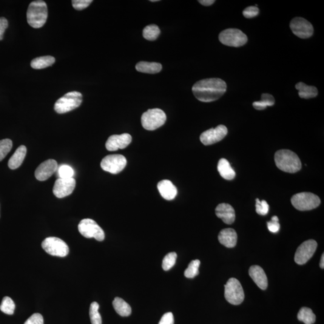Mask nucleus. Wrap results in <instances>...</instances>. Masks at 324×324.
I'll list each match as a JSON object with an SVG mask.
<instances>
[{
  "mask_svg": "<svg viewBox=\"0 0 324 324\" xmlns=\"http://www.w3.org/2000/svg\"><path fill=\"white\" fill-rule=\"evenodd\" d=\"M228 134V129L224 125H219L205 131L200 136L201 143L205 146H210L218 143Z\"/></svg>",
  "mask_w": 324,
  "mask_h": 324,
  "instance_id": "14",
  "label": "nucleus"
},
{
  "mask_svg": "<svg viewBox=\"0 0 324 324\" xmlns=\"http://www.w3.org/2000/svg\"><path fill=\"white\" fill-rule=\"evenodd\" d=\"M48 14L46 2L42 0L31 2L27 12L28 24L34 28L42 27L46 23Z\"/></svg>",
  "mask_w": 324,
  "mask_h": 324,
  "instance_id": "3",
  "label": "nucleus"
},
{
  "mask_svg": "<svg viewBox=\"0 0 324 324\" xmlns=\"http://www.w3.org/2000/svg\"><path fill=\"white\" fill-rule=\"evenodd\" d=\"M27 155V148L24 146H21L18 148L10 158L8 162V166L11 169H16L23 163L25 156Z\"/></svg>",
  "mask_w": 324,
  "mask_h": 324,
  "instance_id": "22",
  "label": "nucleus"
},
{
  "mask_svg": "<svg viewBox=\"0 0 324 324\" xmlns=\"http://www.w3.org/2000/svg\"><path fill=\"white\" fill-rule=\"evenodd\" d=\"M24 324H44V318L40 314H35L25 321Z\"/></svg>",
  "mask_w": 324,
  "mask_h": 324,
  "instance_id": "41",
  "label": "nucleus"
},
{
  "mask_svg": "<svg viewBox=\"0 0 324 324\" xmlns=\"http://www.w3.org/2000/svg\"><path fill=\"white\" fill-rule=\"evenodd\" d=\"M127 160L124 156L120 155H108L101 162L102 169L105 171L117 174L126 167Z\"/></svg>",
  "mask_w": 324,
  "mask_h": 324,
  "instance_id": "11",
  "label": "nucleus"
},
{
  "mask_svg": "<svg viewBox=\"0 0 324 324\" xmlns=\"http://www.w3.org/2000/svg\"><path fill=\"white\" fill-rule=\"evenodd\" d=\"M57 169V162L53 159H49L43 162L36 169L35 177L39 181H46L56 171Z\"/></svg>",
  "mask_w": 324,
  "mask_h": 324,
  "instance_id": "16",
  "label": "nucleus"
},
{
  "mask_svg": "<svg viewBox=\"0 0 324 324\" xmlns=\"http://www.w3.org/2000/svg\"><path fill=\"white\" fill-rule=\"evenodd\" d=\"M55 59L52 56H43L33 59L31 62V67L35 69H43L52 66Z\"/></svg>",
  "mask_w": 324,
  "mask_h": 324,
  "instance_id": "27",
  "label": "nucleus"
},
{
  "mask_svg": "<svg viewBox=\"0 0 324 324\" xmlns=\"http://www.w3.org/2000/svg\"><path fill=\"white\" fill-rule=\"evenodd\" d=\"M217 170L221 177L226 180H232L235 177V172L226 159H221L217 164Z\"/></svg>",
  "mask_w": 324,
  "mask_h": 324,
  "instance_id": "23",
  "label": "nucleus"
},
{
  "mask_svg": "<svg viewBox=\"0 0 324 324\" xmlns=\"http://www.w3.org/2000/svg\"><path fill=\"white\" fill-rule=\"evenodd\" d=\"M216 215L226 224H231L234 222L235 213L231 205L226 203L218 205L216 209Z\"/></svg>",
  "mask_w": 324,
  "mask_h": 324,
  "instance_id": "18",
  "label": "nucleus"
},
{
  "mask_svg": "<svg viewBox=\"0 0 324 324\" xmlns=\"http://www.w3.org/2000/svg\"><path fill=\"white\" fill-rule=\"evenodd\" d=\"M132 139V136L129 133L110 136L106 143L107 149L110 152H113L118 149H125L131 143Z\"/></svg>",
  "mask_w": 324,
  "mask_h": 324,
  "instance_id": "17",
  "label": "nucleus"
},
{
  "mask_svg": "<svg viewBox=\"0 0 324 324\" xmlns=\"http://www.w3.org/2000/svg\"><path fill=\"white\" fill-rule=\"evenodd\" d=\"M92 2V0H73L72 3L75 9L82 10L89 7Z\"/></svg>",
  "mask_w": 324,
  "mask_h": 324,
  "instance_id": "38",
  "label": "nucleus"
},
{
  "mask_svg": "<svg viewBox=\"0 0 324 324\" xmlns=\"http://www.w3.org/2000/svg\"><path fill=\"white\" fill-rule=\"evenodd\" d=\"M159 324H174V315L171 312L166 313L162 316Z\"/></svg>",
  "mask_w": 324,
  "mask_h": 324,
  "instance_id": "42",
  "label": "nucleus"
},
{
  "mask_svg": "<svg viewBox=\"0 0 324 324\" xmlns=\"http://www.w3.org/2000/svg\"><path fill=\"white\" fill-rule=\"evenodd\" d=\"M218 39L221 44L232 47H242L248 40L245 34L237 28H228L221 31Z\"/></svg>",
  "mask_w": 324,
  "mask_h": 324,
  "instance_id": "8",
  "label": "nucleus"
},
{
  "mask_svg": "<svg viewBox=\"0 0 324 324\" xmlns=\"http://www.w3.org/2000/svg\"><path fill=\"white\" fill-rule=\"evenodd\" d=\"M135 67L138 72L149 74L158 73L162 69V64L155 62L141 61Z\"/></svg>",
  "mask_w": 324,
  "mask_h": 324,
  "instance_id": "24",
  "label": "nucleus"
},
{
  "mask_svg": "<svg viewBox=\"0 0 324 324\" xmlns=\"http://www.w3.org/2000/svg\"><path fill=\"white\" fill-rule=\"evenodd\" d=\"M249 275L254 282L261 289L265 290L268 286V280L264 270L258 266H253L249 269Z\"/></svg>",
  "mask_w": 324,
  "mask_h": 324,
  "instance_id": "19",
  "label": "nucleus"
},
{
  "mask_svg": "<svg viewBox=\"0 0 324 324\" xmlns=\"http://www.w3.org/2000/svg\"><path fill=\"white\" fill-rule=\"evenodd\" d=\"M78 230L80 234L87 238H95L96 240H104L105 235L104 230L96 222L90 218H84L78 224Z\"/></svg>",
  "mask_w": 324,
  "mask_h": 324,
  "instance_id": "10",
  "label": "nucleus"
},
{
  "mask_svg": "<svg viewBox=\"0 0 324 324\" xmlns=\"http://www.w3.org/2000/svg\"><path fill=\"white\" fill-rule=\"evenodd\" d=\"M59 178L68 179L73 178L75 172L72 167L66 164H62L58 167L57 170Z\"/></svg>",
  "mask_w": 324,
  "mask_h": 324,
  "instance_id": "36",
  "label": "nucleus"
},
{
  "mask_svg": "<svg viewBox=\"0 0 324 324\" xmlns=\"http://www.w3.org/2000/svg\"><path fill=\"white\" fill-rule=\"evenodd\" d=\"M256 212L260 215L265 216L268 214L269 205L265 200L260 201L257 199L256 200Z\"/></svg>",
  "mask_w": 324,
  "mask_h": 324,
  "instance_id": "37",
  "label": "nucleus"
},
{
  "mask_svg": "<svg viewBox=\"0 0 324 324\" xmlns=\"http://www.w3.org/2000/svg\"><path fill=\"white\" fill-rule=\"evenodd\" d=\"M44 251L52 256L65 257L69 254V248L63 240L57 237H51L45 238L42 243Z\"/></svg>",
  "mask_w": 324,
  "mask_h": 324,
  "instance_id": "9",
  "label": "nucleus"
},
{
  "mask_svg": "<svg viewBox=\"0 0 324 324\" xmlns=\"http://www.w3.org/2000/svg\"><path fill=\"white\" fill-rule=\"evenodd\" d=\"M324 255L323 254L322 255V257H321V262H320L321 268L323 269H324Z\"/></svg>",
  "mask_w": 324,
  "mask_h": 324,
  "instance_id": "45",
  "label": "nucleus"
},
{
  "mask_svg": "<svg viewBox=\"0 0 324 324\" xmlns=\"http://www.w3.org/2000/svg\"><path fill=\"white\" fill-rule=\"evenodd\" d=\"M267 227L269 231L272 233H277L279 231L280 224L278 223V218L276 216L271 218V220L267 222Z\"/></svg>",
  "mask_w": 324,
  "mask_h": 324,
  "instance_id": "39",
  "label": "nucleus"
},
{
  "mask_svg": "<svg viewBox=\"0 0 324 324\" xmlns=\"http://www.w3.org/2000/svg\"><path fill=\"white\" fill-rule=\"evenodd\" d=\"M150 1H152V2H158V1H159V0H151Z\"/></svg>",
  "mask_w": 324,
  "mask_h": 324,
  "instance_id": "46",
  "label": "nucleus"
},
{
  "mask_svg": "<svg viewBox=\"0 0 324 324\" xmlns=\"http://www.w3.org/2000/svg\"><path fill=\"white\" fill-rule=\"evenodd\" d=\"M295 88L298 91V95L301 98L309 99L318 96V92L316 87L309 86L303 82H298L295 85Z\"/></svg>",
  "mask_w": 324,
  "mask_h": 324,
  "instance_id": "25",
  "label": "nucleus"
},
{
  "mask_svg": "<svg viewBox=\"0 0 324 324\" xmlns=\"http://www.w3.org/2000/svg\"><path fill=\"white\" fill-rule=\"evenodd\" d=\"M15 309V304L12 298L9 297H4L2 300L0 310L4 314L12 315Z\"/></svg>",
  "mask_w": 324,
  "mask_h": 324,
  "instance_id": "31",
  "label": "nucleus"
},
{
  "mask_svg": "<svg viewBox=\"0 0 324 324\" xmlns=\"http://www.w3.org/2000/svg\"><path fill=\"white\" fill-rule=\"evenodd\" d=\"M294 208L300 211H309L317 208L321 204L320 198L314 193L302 192L297 193L291 198Z\"/></svg>",
  "mask_w": 324,
  "mask_h": 324,
  "instance_id": "5",
  "label": "nucleus"
},
{
  "mask_svg": "<svg viewBox=\"0 0 324 324\" xmlns=\"http://www.w3.org/2000/svg\"><path fill=\"white\" fill-rule=\"evenodd\" d=\"M159 193L164 200H174L177 195V189L171 181L168 180H162L158 184Z\"/></svg>",
  "mask_w": 324,
  "mask_h": 324,
  "instance_id": "20",
  "label": "nucleus"
},
{
  "mask_svg": "<svg viewBox=\"0 0 324 324\" xmlns=\"http://www.w3.org/2000/svg\"><path fill=\"white\" fill-rule=\"evenodd\" d=\"M274 160L278 169L291 174L299 171L302 166L298 156L289 150L277 151L275 153Z\"/></svg>",
  "mask_w": 324,
  "mask_h": 324,
  "instance_id": "2",
  "label": "nucleus"
},
{
  "mask_svg": "<svg viewBox=\"0 0 324 324\" xmlns=\"http://www.w3.org/2000/svg\"><path fill=\"white\" fill-rule=\"evenodd\" d=\"M200 261L193 260L189 264L188 267L184 271V275L187 278H193L199 274V267L200 266Z\"/></svg>",
  "mask_w": 324,
  "mask_h": 324,
  "instance_id": "33",
  "label": "nucleus"
},
{
  "mask_svg": "<svg viewBox=\"0 0 324 324\" xmlns=\"http://www.w3.org/2000/svg\"><path fill=\"white\" fill-rule=\"evenodd\" d=\"M218 239L222 245L228 248H232L237 244V232L232 228L222 229L218 234Z\"/></svg>",
  "mask_w": 324,
  "mask_h": 324,
  "instance_id": "21",
  "label": "nucleus"
},
{
  "mask_svg": "<svg viewBox=\"0 0 324 324\" xmlns=\"http://www.w3.org/2000/svg\"><path fill=\"white\" fill-rule=\"evenodd\" d=\"M76 186V181L73 178H58L55 181L53 193L56 198H62L72 194Z\"/></svg>",
  "mask_w": 324,
  "mask_h": 324,
  "instance_id": "15",
  "label": "nucleus"
},
{
  "mask_svg": "<svg viewBox=\"0 0 324 324\" xmlns=\"http://www.w3.org/2000/svg\"><path fill=\"white\" fill-rule=\"evenodd\" d=\"M166 115L161 109H149L142 115V126L145 129L155 130L163 126L165 123Z\"/></svg>",
  "mask_w": 324,
  "mask_h": 324,
  "instance_id": "6",
  "label": "nucleus"
},
{
  "mask_svg": "<svg viewBox=\"0 0 324 324\" xmlns=\"http://www.w3.org/2000/svg\"><path fill=\"white\" fill-rule=\"evenodd\" d=\"M112 305L116 312L120 316L129 317L131 315V307L122 298L116 297L113 301Z\"/></svg>",
  "mask_w": 324,
  "mask_h": 324,
  "instance_id": "26",
  "label": "nucleus"
},
{
  "mask_svg": "<svg viewBox=\"0 0 324 324\" xmlns=\"http://www.w3.org/2000/svg\"><path fill=\"white\" fill-rule=\"evenodd\" d=\"M224 297L228 302L233 305H239L244 301L243 287L235 278H229L224 285Z\"/></svg>",
  "mask_w": 324,
  "mask_h": 324,
  "instance_id": "7",
  "label": "nucleus"
},
{
  "mask_svg": "<svg viewBox=\"0 0 324 324\" xmlns=\"http://www.w3.org/2000/svg\"><path fill=\"white\" fill-rule=\"evenodd\" d=\"M13 143L10 139H4L0 141V162L3 160L8 153L12 150Z\"/></svg>",
  "mask_w": 324,
  "mask_h": 324,
  "instance_id": "34",
  "label": "nucleus"
},
{
  "mask_svg": "<svg viewBox=\"0 0 324 324\" xmlns=\"http://www.w3.org/2000/svg\"><path fill=\"white\" fill-rule=\"evenodd\" d=\"M260 13V10L257 7L251 6L245 8L244 10L243 14L246 18H253L257 16Z\"/></svg>",
  "mask_w": 324,
  "mask_h": 324,
  "instance_id": "40",
  "label": "nucleus"
},
{
  "mask_svg": "<svg viewBox=\"0 0 324 324\" xmlns=\"http://www.w3.org/2000/svg\"><path fill=\"white\" fill-rule=\"evenodd\" d=\"M82 95L78 92L67 93L58 99L54 105V110L58 113H65L75 109L81 105Z\"/></svg>",
  "mask_w": 324,
  "mask_h": 324,
  "instance_id": "4",
  "label": "nucleus"
},
{
  "mask_svg": "<svg viewBox=\"0 0 324 324\" xmlns=\"http://www.w3.org/2000/svg\"><path fill=\"white\" fill-rule=\"evenodd\" d=\"M8 27V21L4 17H0V41L3 39L4 33Z\"/></svg>",
  "mask_w": 324,
  "mask_h": 324,
  "instance_id": "43",
  "label": "nucleus"
},
{
  "mask_svg": "<svg viewBox=\"0 0 324 324\" xmlns=\"http://www.w3.org/2000/svg\"><path fill=\"white\" fill-rule=\"evenodd\" d=\"M198 2L202 5H205V6H210V5L214 4L215 1V0H200Z\"/></svg>",
  "mask_w": 324,
  "mask_h": 324,
  "instance_id": "44",
  "label": "nucleus"
},
{
  "mask_svg": "<svg viewBox=\"0 0 324 324\" xmlns=\"http://www.w3.org/2000/svg\"><path fill=\"white\" fill-rule=\"evenodd\" d=\"M177 258V255L175 252L169 253L164 257L163 262H162V268L164 271H167L174 267Z\"/></svg>",
  "mask_w": 324,
  "mask_h": 324,
  "instance_id": "35",
  "label": "nucleus"
},
{
  "mask_svg": "<svg viewBox=\"0 0 324 324\" xmlns=\"http://www.w3.org/2000/svg\"><path fill=\"white\" fill-rule=\"evenodd\" d=\"M290 28L295 36L301 39L311 38L314 34V27L311 22L300 17L292 20Z\"/></svg>",
  "mask_w": 324,
  "mask_h": 324,
  "instance_id": "13",
  "label": "nucleus"
},
{
  "mask_svg": "<svg viewBox=\"0 0 324 324\" xmlns=\"http://www.w3.org/2000/svg\"><path fill=\"white\" fill-rule=\"evenodd\" d=\"M161 30L157 25L152 24L145 27L143 30V37L149 41H154L160 35Z\"/></svg>",
  "mask_w": 324,
  "mask_h": 324,
  "instance_id": "30",
  "label": "nucleus"
},
{
  "mask_svg": "<svg viewBox=\"0 0 324 324\" xmlns=\"http://www.w3.org/2000/svg\"><path fill=\"white\" fill-rule=\"evenodd\" d=\"M226 82L219 78L205 79L193 85L192 92L198 100L208 102L218 100L226 92Z\"/></svg>",
  "mask_w": 324,
  "mask_h": 324,
  "instance_id": "1",
  "label": "nucleus"
},
{
  "mask_svg": "<svg viewBox=\"0 0 324 324\" xmlns=\"http://www.w3.org/2000/svg\"><path fill=\"white\" fill-rule=\"evenodd\" d=\"M298 320L305 324H313L316 321V316L311 309L302 308L297 315Z\"/></svg>",
  "mask_w": 324,
  "mask_h": 324,
  "instance_id": "29",
  "label": "nucleus"
},
{
  "mask_svg": "<svg viewBox=\"0 0 324 324\" xmlns=\"http://www.w3.org/2000/svg\"><path fill=\"white\" fill-rule=\"evenodd\" d=\"M317 246L316 241L309 240L305 241L298 247L295 255V262L299 265H303L308 263L316 251Z\"/></svg>",
  "mask_w": 324,
  "mask_h": 324,
  "instance_id": "12",
  "label": "nucleus"
},
{
  "mask_svg": "<svg viewBox=\"0 0 324 324\" xmlns=\"http://www.w3.org/2000/svg\"><path fill=\"white\" fill-rule=\"evenodd\" d=\"M99 305L97 302L91 304L90 308V317L92 324H102V317L99 312Z\"/></svg>",
  "mask_w": 324,
  "mask_h": 324,
  "instance_id": "32",
  "label": "nucleus"
},
{
  "mask_svg": "<svg viewBox=\"0 0 324 324\" xmlns=\"http://www.w3.org/2000/svg\"><path fill=\"white\" fill-rule=\"evenodd\" d=\"M275 104L274 97L270 94H263L261 96V101L255 102L253 104V106L255 109L257 110H264L266 109L267 107L273 106Z\"/></svg>",
  "mask_w": 324,
  "mask_h": 324,
  "instance_id": "28",
  "label": "nucleus"
}]
</instances>
